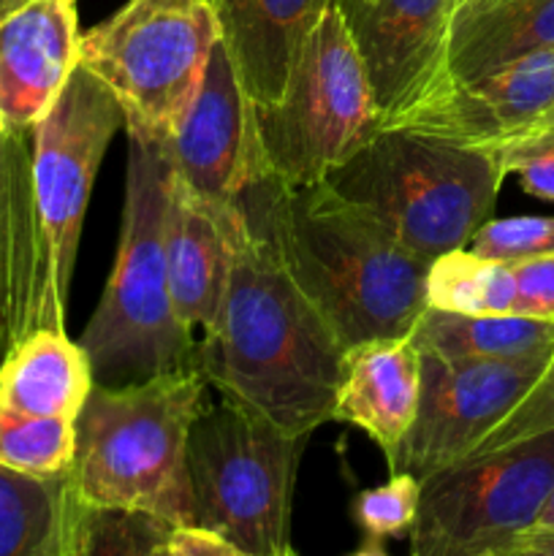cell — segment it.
<instances>
[{
  "label": "cell",
  "instance_id": "4dcf8cb0",
  "mask_svg": "<svg viewBox=\"0 0 554 556\" xmlns=\"http://www.w3.org/2000/svg\"><path fill=\"white\" fill-rule=\"evenodd\" d=\"M166 546L172 556H255L204 527H174Z\"/></svg>",
  "mask_w": 554,
  "mask_h": 556
},
{
  "label": "cell",
  "instance_id": "8fae6325",
  "mask_svg": "<svg viewBox=\"0 0 554 556\" xmlns=\"http://www.w3.org/2000/svg\"><path fill=\"white\" fill-rule=\"evenodd\" d=\"M554 353L516 362H445L421 353V396L391 472L435 476L467 459L532 389Z\"/></svg>",
  "mask_w": 554,
  "mask_h": 556
},
{
  "label": "cell",
  "instance_id": "ac0fdd59",
  "mask_svg": "<svg viewBox=\"0 0 554 556\" xmlns=\"http://www.w3.org/2000/svg\"><path fill=\"white\" fill-rule=\"evenodd\" d=\"M331 0H212L221 43L253 106L288 90L310 33Z\"/></svg>",
  "mask_w": 554,
  "mask_h": 556
},
{
  "label": "cell",
  "instance_id": "7a4b0ae2",
  "mask_svg": "<svg viewBox=\"0 0 554 556\" xmlns=\"http://www.w3.org/2000/svg\"><path fill=\"white\" fill-rule=\"evenodd\" d=\"M237 206L345 348L411 334L427 309V261L326 182L282 185L259 177L239 193Z\"/></svg>",
  "mask_w": 554,
  "mask_h": 556
},
{
  "label": "cell",
  "instance_id": "3957f363",
  "mask_svg": "<svg viewBox=\"0 0 554 556\" xmlns=\"http://www.w3.org/2000/svg\"><path fill=\"white\" fill-rule=\"evenodd\" d=\"M199 364L134 383H96L76 418L68 478L87 508L193 527L188 434L204 407Z\"/></svg>",
  "mask_w": 554,
  "mask_h": 556
},
{
  "label": "cell",
  "instance_id": "cb8c5ba5",
  "mask_svg": "<svg viewBox=\"0 0 554 556\" xmlns=\"http://www.w3.org/2000/svg\"><path fill=\"white\" fill-rule=\"evenodd\" d=\"M424 302L456 315H516V277L511 264L487 261L467 248L429 261Z\"/></svg>",
  "mask_w": 554,
  "mask_h": 556
},
{
  "label": "cell",
  "instance_id": "f35d334b",
  "mask_svg": "<svg viewBox=\"0 0 554 556\" xmlns=\"http://www.w3.org/2000/svg\"><path fill=\"white\" fill-rule=\"evenodd\" d=\"M22 3H25V0H9L11 9H16V5H22Z\"/></svg>",
  "mask_w": 554,
  "mask_h": 556
},
{
  "label": "cell",
  "instance_id": "d4e9b609",
  "mask_svg": "<svg viewBox=\"0 0 554 556\" xmlns=\"http://www.w3.org/2000/svg\"><path fill=\"white\" fill-rule=\"evenodd\" d=\"M76 454V421L0 410V467L33 478L68 476Z\"/></svg>",
  "mask_w": 554,
  "mask_h": 556
},
{
  "label": "cell",
  "instance_id": "4316f807",
  "mask_svg": "<svg viewBox=\"0 0 554 556\" xmlns=\"http://www.w3.org/2000/svg\"><path fill=\"white\" fill-rule=\"evenodd\" d=\"M172 530L147 514L87 508V556H152Z\"/></svg>",
  "mask_w": 554,
  "mask_h": 556
},
{
  "label": "cell",
  "instance_id": "e575fe53",
  "mask_svg": "<svg viewBox=\"0 0 554 556\" xmlns=\"http://www.w3.org/2000/svg\"><path fill=\"white\" fill-rule=\"evenodd\" d=\"M348 556H391V554L386 552V548H383V543H380V541H375V538H367V541H364L362 546L356 548V552H353V554H348Z\"/></svg>",
  "mask_w": 554,
  "mask_h": 556
},
{
  "label": "cell",
  "instance_id": "44dd1931",
  "mask_svg": "<svg viewBox=\"0 0 554 556\" xmlns=\"http://www.w3.org/2000/svg\"><path fill=\"white\" fill-rule=\"evenodd\" d=\"M549 47H554V0H456L449 74L473 79Z\"/></svg>",
  "mask_w": 554,
  "mask_h": 556
},
{
  "label": "cell",
  "instance_id": "f546056e",
  "mask_svg": "<svg viewBox=\"0 0 554 556\" xmlns=\"http://www.w3.org/2000/svg\"><path fill=\"white\" fill-rule=\"evenodd\" d=\"M516 277V315L554 318V255L511 264Z\"/></svg>",
  "mask_w": 554,
  "mask_h": 556
},
{
  "label": "cell",
  "instance_id": "484cf974",
  "mask_svg": "<svg viewBox=\"0 0 554 556\" xmlns=\"http://www.w3.org/2000/svg\"><path fill=\"white\" fill-rule=\"evenodd\" d=\"M421 481L411 472H391L386 483L375 489H364L353 497L351 519L358 530L375 541L402 538L411 532L416 521Z\"/></svg>",
  "mask_w": 554,
  "mask_h": 556
},
{
  "label": "cell",
  "instance_id": "5b68a950",
  "mask_svg": "<svg viewBox=\"0 0 554 556\" xmlns=\"http://www.w3.org/2000/svg\"><path fill=\"white\" fill-rule=\"evenodd\" d=\"M505 177L492 150L378 128L326 185L429 264L470 244L492 215Z\"/></svg>",
  "mask_w": 554,
  "mask_h": 556
},
{
  "label": "cell",
  "instance_id": "7402d4cb",
  "mask_svg": "<svg viewBox=\"0 0 554 556\" xmlns=\"http://www.w3.org/2000/svg\"><path fill=\"white\" fill-rule=\"evenodd\" d=\"M418 353L445 362H516L554 353V318L456 315L427 307L411 329Z\"/></svg>",
  "mask_w": 554,
  "mask_h": 556
},
{
  "label": "cell",
  "instance_id": "74e56055",
  "mask_svg": "<svg viewBox=\"0 0 554 556\" xmlns=\"http://www.w3.org/2000/svg\"><path fill=\"white\" fill-rule=\"evenodd\" d=\"M280 556H299V554H297V548H293V546H288L286 552H282Z\"/></svg>",
  "mask_w": 554,
  "mask_h": 556
},
{
  "label": "cell",
  "instance_id": "30bf717a",
  "mask_svg": "<svg viewBox=\"0 0 554 556\" xmlns=\"http://www.w3.org/2000/svg\"><path fill=\"white\" fill-rule=\"evenodd\" d=\"M123 128L125 112L117 98L81 63L33 128V188L54 302L63 313L92 182L109 144Z\"/></svg>",
  "mask_w": 554,
  "mask_h": 556
},
{
  "label": "cell",
  "instance_id": "1f68e13d",
  "mask_svg": "<svg viewBox=\"0 0 554 556\" xmlns=\"http://www.w3.org/2000/svg\"><path fill=\"white\" fill-rule=\"evenodd\" d=\"M52 556H87V505L74 492V483H71V497Z\"/></svg>",
  "mask_w": 554,
  "mask_h": 556
},
{
  "label": "cell",
  "instance_id": "d6986e66",
  "mask_svg": "<svg viewBox=\"0 0 554 556\" xmlns=\"http://www.w3.org/2000/svg\"><path fill=\"white\" fill-rule=\"evenodd\" d=\"M421 396V353L411 334L345 348L331 421L362 429L391 465Z\"/></svg>",
  "mask_w": 554,
  "mask_h": 556
},
{
  "label": "cell",
  "instance_id": "ab89813d",
  "mask_svg": "<svg viewBox=\"0 0 554 556\" xmlns=\"http://www.w3.org/2000/svg\"><path fill=\"white\" fill-rule=\"evenodd\" d=\"M543 117H554V109H552V112H549V114H543Z\"/></svg>",
  "mask_w": 554,
  "mask_h": 556
},
{
  "label": "cell",
  "instance_id": "f1b7e54d",
  "mask_svg": "<svg viewBox=\"0 0 554 556\" xmlns=\"http://www.w3.org/2000/svg\"><path fill=\"white\" fill-rule=\"evenodd\" d=\"M554 432V356L532 383V389L521 396L519 405L473 448L470 456L492 454V451L508 448L521 440L538 438V434Z\"/></svg>",
  "mask_w": 554,
  "mask_h": 556
},
{
  "label": "cell",
  "instance_id": "277c9868",
  "mask_svg": "<svg viewBox=\"0 0 554 556\" xmlns=\"http://www.w3.org/2000/svg\"><path fill=\"white\" fill-rule=\"evenodd\" d=\"M168 163L163 141L128 130L123 228L117 258L81 334L96 383L117 386L190 367L193 334L179 326L168 291L163 215Z\"/></svg>",
  "mask_w": 554,
  "mask_h": 556
},
{
  "label": "cell",
  "instance_id": "6da1fadb",
  "mask_svg": "<svg viewBox=\"0 0 554 556\" xmlns=\"http://www.w3.org/2000/svg\"><path fill=\"white\" fill-rule=\"evenodd\" d=\"M342 356L329 320L239 217L226 291L196 358L206 383L282 432L310 438L335 418Z\"/></svg>",
  "mask_w": 554,
  "mask_h": 556
},
{
  "label": "cell",
  "instance_id": "52a82bcc",
  "mask_svg": "<svg viewBox=\"0 0 554 556\" xmlns=\"http://www.w3.org/2000/svg\"><path fill=\"white\" fill-rule=\"evenodd\" d=\"M307 438L282 432L221 396L201 407L188 434L193 527L217 532L255 556L291 546V505Z\"/></svg>",
  "mask_w": 554,
  "mask_h": 556
},
{
  "label": "cell",
  "instance_id": "83f0119b",
  "mask_svg": "<svg viewBox=\"0 0 554 556\" xmlns=\"http://www.w3.org/2000/svg\"><path fill=\"white\" fill-rule=\"evenodd\" d=\"M473 255L487 261H516L554 255V217H500L487 220L467 244Z\"/></svg>",
  "mask_w": 554,
  "mask_h": 556
},
{
  "label": "cell",
  "instance_id": "9a60e30c",
  "mask_svg": "<svg viewBox=\"0 0 554 556\" xmlns=\"http://www.w3.org/2000/svg\"><path fill=\"white\" fill-rule=\"evenodd\" d=\"M65 329L33 188V130L0 125V362L33 329Z\"/></svg>",
  "mask_w": 554,
  "mask_h": 556
},
{
  "label": "cell",
  "instance_id": "4fadbf2b",
  "mask_svg": "<svg viewBox=\"0 0 554 556\" xmlns=\"http://www.w3.org/2000/svg\"><path fill=\"white\" fill-rule=\"evenodd\" d=\"M353 38L380 125L449 74L456 0H337Z\"/></svg>",
  "mask_w": 554,
  "mask_h": 556
},
{
  "label": "cell",
  "instance_id": "7c38bea8",
  "mask_svg": "<svg viewBox=\"0 0 554 556\" xmlns=\"http://www.w3.org/2000/svg\"><path fill=\"white\" fill-rule=\"evenodd\" d=\"M554 109V47L521 54L473 79L443 74L380 128L498 150Z\"/></svg>",
  "mask_w": 554,
  "mask_h": 556
},
{
  "label": "cell",
  "instance_id": "d6a6232c",
  "mask_svg": "<svg viewBox=\"0 0 554 556\" xmlns=\"http://www.w3.org/2000/svg\"><path fill=\"white\" fill-rule=\"evenodd\" d=\"M503 556H554V527L546 530H527L516 538Z\"/></svg>",
  "mask_w": 554,
  "mask_h": 556
},
{
  "label": "cell",
  "instance_id": "603a6c76",
  "mask_svg": "<svg viewBox=\"0 0 554 556\" xmlns=\"http://www.w3.org/2000/svg\"><path fill=\"white\" fill-rule=\"evenodd\" d=\"M71 478H33L0 467V556H52Z\"/></svg>",
  "mask_w": 554,
  "mask_h": 556
},
{
  "label": "cell",
  "instance_id": "836d02e7",
  "mask_svg": "<svg viewBox=\"0 0 554 556\" xmlns=\"http://www.w3.org/2000/svg\"><path fill=\"white\" fill-rule=\"evenodd\" d=\"M546 527H554V489H552V494L546 497V503H543L541 514H538L536 525H532L530 530H546Z\"/></svg>",
  "mask_w": 554,
  "mask_h": 556
},
{
  "label": "cell",
  "instance_id": "9c48e42d",
  "mask_svg": "<svg viewBox=\"0 0 554 556\" xmlns=\"http://www.w3.org/2000/svg\"><path fill=\"white\" fill-rule=\"evenodd\" d=\"M554 489V432L467 456L421 481L411 556H503Z\"/></svg>",
  "mask_w": 554,
  "mask_h": 556
},
{
  "label": "cell",
  "instance_id": "ba28073f",
  "mask_svg": "<svg viewBox=\"0 0 554 556\" xmlns=\"http://www.w3.org/2000/svg\"><path fill=\"white\" fill-rule=\"evenodd\" d=\"M221 41L212 0H128L81 33V60L117 98L125 130L166 141Z\"/></svg>",
  "mask_w": 554,
  "mask_h": 556
},
{
  "label": "cell",
  "instance_id": "d590c367",
  "mask_svg": "<svg viewBox=\"0 0 554 556\" xmlns=\"http://www.w3.org/2000/svg\"><path fill=\"white\" fill-rule=\"evenodd\" d=\"M166 541H168V538H166ZM166 541H163L161 546L155 548V554H152V556H172V552H168V546H166Z\"/></svg>",
  "mask_w": 554,
  "mask_h": 556
},
{
  "label": "cell",
  "instance_id": "8992f818",
  "mask_svg": "<svg viewBox=\"0 0 554 556\" xmlns=\"http://www.w3.org/2000/svg\"><path fill=\"white\" fill-rule=\"evenodd\" d=\"M380 128L373 87L337 0L310 33L286 96L253 106L255 177L326 182Z\"/></svg>",
  "mask_w": 554,
  "mask_h": 556
},
{
  "label": "cell",
  "instance_id": "8d00e7d4",
  "mask_svg": "<svg viewBox=\"0 0 554 556\" xmlns=\"http://www.w3.org/2000/svg\"><path fill=\"white\" fill-rule=\"evenodd\" d=\"M11 11V5H9V0H0V20H3L5 14H9Z\"/></svg>",
  "mask_w": 554,
  "mask_h": 556
},
{
  "label": "cell",
  "instance_id": "2e32d148",
  "mask_svg": "<svg viewBox=\"0 0 554 556\" xmlns=\"http://www.w3.org/2000/svg\"><path fill=\"white\" fill-rule=\"evenodd\" d=\"M76 0H25L0 20V125L30 134L79 68Z\"/></svg>",
  "mask_w": 554,
  "mask_h": 556
},
{
  "label": "cell",
  "instance_id": "ffe728a7",
  "mask_svg": "<svg viewBox=\"0 0 554 556\" xmlns=\"http://www.w3.org/2000/svg\"><path fill=\"white\" fill-rule=\"evenodd\" d=\"M96 386L81 342L65 329H33L0 362V410L76 421Z\"/></svg>",
  "mask_w": 554,
  "mask_h": 556
},
{
  "label": "cell",
  "instance_id": "5bb4252c",
  "mask_svg": "<svg viewBox=\"0 0 554 556\" xmlns=\"http://www.w3.org/2000/svg\"><path fill=\"white\" fill-rule=\"evenodd\" d=\"M163 147L172 172L210 204L237 206L239 193L253 182V103L221 41L193 103Z\"/></svg>",
  "mask_w": 554,
  "mask_h": 556
},
{
  "label": "cell",
  "instance_id": "e0dca14e",
  "mask_svg": "<svg viewBox=\"0 0 554 556\" xmlns=\"http://www.w3.org/2000/svg\"><path fill=\"white\" fill-rule=\"evenodd\" d=\"M239 217V206L210 204L172 172L163 215V250L174 313L188 334L206 329L221 307Z\"/></svg>",
  "mask_w": 554,
  "mask_h": 556
}]
</instances>
